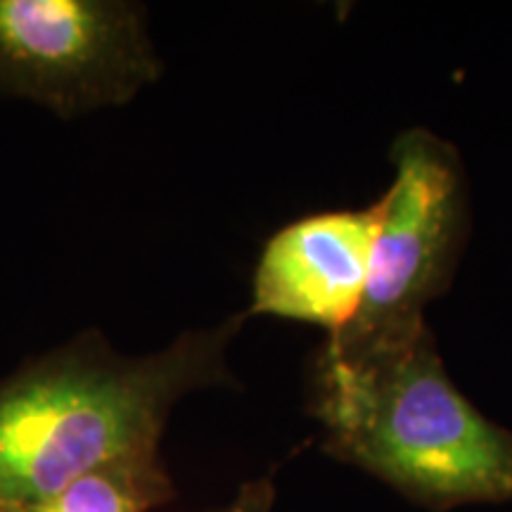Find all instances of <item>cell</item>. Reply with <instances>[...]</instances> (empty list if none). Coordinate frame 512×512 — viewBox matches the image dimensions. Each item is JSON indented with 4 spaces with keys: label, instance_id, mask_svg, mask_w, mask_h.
Listing matches in <instances>:
<instances>
[{
    "label": "cell",
    "instance_id": "6da1fadb",
    "mask_svg": "<svg viewBox=\"0 0 512 512\" xmlns=\"http://www.w3.org/2000/svg\"><path fill=\"white\" fill-rule=\"evenodd\" d=\"M306 411L325 456L418 508L512 501V432L453 384L430 325L396 342L325 339L311 356Z\"/></svg>",
    "mask_w": 512,
    "mask_h": 512
},
{
    "label": "cell",
    "instance_id": "7a4b0ae2",
    "mask_svg": "<svg viewBox=\"0 0 512 512\" xmlns=\"http://www.w3.org/2000/svg\"><path fill=\"white\" fill-rule=\"evenodd\" d=\"M245 320L188 330L145 356L119 354L91 330L0 380V510L43 501L112 460L157 453L183 396L238 384L226 356Z\"/></svg>",
    "mask_w": 512,
    "mask_h": 512
},
{
    "label": "cell",
    "instance_id": "3957f363",
    "mask_svg": "<svg viewBox=\"0 0 512 512\" xmlns=\"http://www.w3.org/2000/svg\"><path fill=\"white\" fill-rule=\"evenodd\" d=\"M389 162L368 287L354 320L330 335L339 342H396L427 328L425 309L451 290L470 240V183L456 145L415 126L396 136Z\"/></svg>",
    "mask_w": 512,
    "mask_h": 512
},
{
    "label": "cell",
    "instance_id": "277c9868",
    "mask_svg": "<svg viewBox=\"0 0 512 512\" xmlns=\"http://www.w3.org/2000/svg\"><path fill=\"white\" fill-rule=\"evenodd\" d=\"M164 64L124 0H0V93L60 117L131 102Z\"/></svg>",
    "mask_w": 512,
    "mask_h": 512
},
{
    "label": "cell",
    "instance_id": "5b68a950",
    "mask_svg": "<svg viewBox=\"0 0 512 512\" xmlns=\"http://www.w3.org/2000/svg\"><path fill=\"white\" fill-rule=\"evenodd\" d=\"M377 204L302 216L261 249L247 316L320 325L337 335L366 294L377 235Z\"/></svg>",
    "mask_w": 512,
    "mask_h": 512
},
{
    "label": "cell",
    "instance_id": "8992f818",
    "mask_svg": "<svg viewBox=\"0 0 512 512\" xmlns=\"http://www.w3.org/2000/svg\"><path fill=\"white\" fill-rule=\"evenodd\" d=\"M174 496V479L157 451L112 460L43 501L0 512H150Z\"/></svg>",
    "mask_w": 512,
    "mask_h": 512
},
{
    "label": "cell",
    "instance_id": "52a82bcc",
    "mask_svg": "<svg viewBox=\"0 0 512 512\" xmlns=\"http://www.w3.org/2000/svg\"><path fill=\"white\" fill-rule=\"evenodd\" d=\"M275 505V482L273 475H264L252 482H245L238 494L221 508L211 512H271Z\"/></svg>",
    "mask_w": 512,
    "mask_h": 512
}]
</instances>
